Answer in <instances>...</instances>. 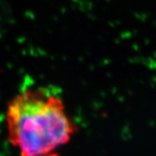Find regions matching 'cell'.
<instances>
[{"label": "cell", "instance_id": "1", "mask_svg": "<svg viewBox=\"0 0 156 156\" xmlns=\"http://www.w3.org/2000/svg\"><path fill=\"white\" fill-rule=\"evenodd\" d=\"M9 140L21 156H59L76 132L62 98L49 88L23 91L6 110Z\"/></svg>", "mask_w": 156, "mask_h": 156}]
</instances>
